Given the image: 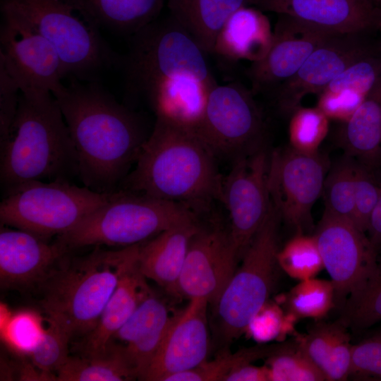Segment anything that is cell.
Instances as JSON below:
<instances>
[{
	"mask_svg": "<svg viewBox=\"0 0 381 381\" xmlns=\"http://www.w3.org/2000/svg\"><path fill=\"white\" fill-rule=\"evenodd\" d=\"M52 95L73 140L84 186L116 191L150 134L143 118L98 81L71 79Z\"/></svg>",
	"mask_w": 381,
	"mask_h": 381,
	"instance_id": "cell-1",
	"label": "cell"
},
{
	"mask_svg": "<svg viewBox=\"0 0 381 381\" xmlns=\"http://www.w3.org/2000/svg\"><path fill=\"white\" fill-rule=\"evenodd\" d=\"M216 157L197 133L156 119L134 169L118 190L179 203L198 215L206 214L221 198L223 176Z\"/></svg>",
	"mask_w": 381,
	"mask_h": 381,
	"instance_id": "cell-2",
	"label": "cell"
},
{
	"mask_svg": "<svg viewBox=\"0 0 381 381\" xmlns=\"http://www.w3.org/2000/svg\"><path fill=\"white\" fill-rule=\"evenodd\" d=\"M206 53L170 15L131 37L123 56L126 99L157 105L180 91L216 84Z\"/></svg>",
	"mask_w": 381,
	"mask_h": 381,
	"instance_id": "cell-3",
	"label": "cell"
},
{
	"mask_svg": "<svg viewBox=\"0 0 381 381\" xmlns=\"http://www.w3.org/2000/svg\"><path fill=\"white\" fill-rule=\"evenodd\" d=\"M78 176L75 149L52 93L20 95L15 118L0 142L5 190L31 181H68Z\"/></svg>",
	"mask_w": 381,
	"mask_h": 381,
	"instance_id": "cell-4",
	"label": "cell"
},
{
	"mask_svg": "<svg viewBox=\"0 0 381 381\" xmlns=\"http://www.w3.org/2000/svg\"><path fill=\"white\" fill-rule=\"evenodd\" d=\"M132 246L118 250L95 246L80 257L66 255L42 285L41 304L48 318L71 339L83 338L96 326L115 290Z\"/></svg>",
	"mask_w": 381,
	"mask_h": 381,
	"instance_id": "cell-5",
	"label": "cell"
},
{
	"mask_svg": "<svg viewBox=\"0 0 381 381\" xmlns=\"http://www.w3.org/2000/svg\"><path fill=\"white\" fill-rule=\"evenodd\" d=\"M54 47L66 77L97 81L104 71L121 67L123 56L101 35L98 20L85 0H1Z\"/></svg>",
	"mask_w": 381,
	"mask_h": 381,
	"instance_id": "cell-6",
	"label": "cell"
},
{
	"mask_svg": "<svg viewBox=\"0 0 381 381\" xmlns=\"http://www.w3.org/2000/svg\"><path fill=\"white\" fill-rule=\"evenodd\" d=\"M196 219L198 215L183 205L118 190L107 203L56 240L70 252L87 246L126 248Z\"/></svg>",
	"mask_w": 381,
	"mask_h": 381,
	"instance_id": "cell-7",
	"label": "cell"
},
{
	"mask_svg": "<svg viewBox=\"0 0 381 381\" xmlns=\"http://www.w3.org/2000/svg\"><path fill=\"white\" fill-rule=\"evenodd\" d=\"M115 192L98 193L68 181H28L5 190L1 224L48 240L72 229Z\"/></svg>",
	"mask_w": 381,
	"mask_h": 381,
	"instance_id": "cell-8",
	"label": "cell"
},
{
	"mask_svg": "<svg viewBox=\"0 0 381 381\" xmlns=\"http://www.w3.org/2000/svg\"><path fill=\"white\" fill-rule=\"evenodd\" d=\"M281 217L271 202L268 213L243 258L242 264L215 307L223 335L229 340L247 329L271 294L277 274Z\"/></svg>",
	"mask_w": 381,
	"mask_h": 381,
	"instance_id": "cell-9",
	"label": "cell"
},
{
	"mask_svg": "<svg viewBox=\"0 0 381 381\" xmlns=\"http://www.w3.org/2000/svg\"><path fill=\"white\" fill-rule=\"evenodd\" d=\"M255 96L238 81L210 91L197 134L216 157L234 161L266 147V123Z\"/></svg>",
	"mask_w": 381,
	"mask_h": 381,
	"instance_id": "cell-10",
	"label": "cell"
},
{
	"mask_svg": "<svg viewBox=\"0 0 381 381\" xmlns=\"http://www.w3.org/2000/svg\"><path fill=\"white\" fill-rule=\"evenodd\" d=\"M329 162L318 152L304 153L291 146L269 155L267 186L270 200L296 234L313 227L312 209L322 193Z\"/></svg>",
	"mask_w": 381,
	"mask_h": 381,
	"instance_id": "cell-11",
	"label": "cell"
},
{
	"mask_svg": "<svg viewBox=\"0 0 381 381\" xmlns=\"http://www.w3.org/2000/svg\"><path fill=\"white\" fill-rule=\"evenodd\" d=\"M0 61L24 95L54 93L66 78L52 44L16 12L1 7Z\"/></svg>",
	"mask_w": 381,
	"mask_h": 381,
	"instance_id": "cell-12",
	"label": "cell"
},
{
	"mask_svg": "<svg viewBox=\"0 0 381 381\" xmlns=\"http://www.w3.org/2000/svg\"><path fill=\"white\" fill-rule=\"evenodd\" d=\"M313 235L335 289L336 303L345 302L372 276L377 251L352 221L325 211Z\"/></svg>",
	"mask_w": 381,
	"mask_h": 381,
	"instance_id": "cell-13",
	"label": "cell"
},
{
	"mask_svg": "<svg viewBox=\"0 0 381 381\" xmlns=\"http://www.w3.org/2000/svg\"><path fill=\"white\" fill-rule=\"evenodd\" d=\"M266 147L233 161L222 179L220 201L230 220L229 234L238 258H243L270 207Z\"/></svg>",
	"mask_w": 381,
	"mask_h": 381,
	"instance_id": "cell-14",
	"label": "cell"
},
{
	"mask_svg": "<svg viewBox=\"0 0 381 381\" xmlns=\"http://www.w3.org/2000/svg\"><path fill=\"white\" fill-rule=\"evenodd\" d=\"M239 260L229 231L215 221L194 234L174 294L216 306Z\"/></svg>",
	"mask_w": 381,
	"mask_h": 381,
	"instance_id": "cell-15",
	"label": "cell"
},
{
	"mask_svg": "<svg viewBox=\"0 0 381 381\" xmlns=\"http://www.w3.org/2000/svg\"><path fill=\"white\" fill-rule=\"evenodd\" d=\"M363 33L329 36L306 59L298 71L275 90L277 106L291 115L308 95H318L348 66L372 52L361 40Z\"/></svg>",
	"mask_w": 381,
	"mask_h": 381,
	"instance_id": "cell-16",
	"label": "cell"
},
{
	"mask_svg": "<svg viewBox=\"0 0 381 381\" xmlns=\"http://www.w3.org/2000/svg\"><path fill=\"white\" fill-rule=\"evenodd\" d=\"M334 34L279 14L267 54L246 70L250 90L256 95L275 90L292 77L310 54Z\"/></svg>",
	"mask_w": 381,
	"mask_h": 381,
	"instance_id": "cell-17",
	"label": "cell"
},
{
	"mask_svg": "<svg viewBox=\"0 0 381 381\" xmlns=\"http://www.w3.org/2000/svg\"><path fill=\"white\" fill-rule=\"evenodd\" d=\"M207 305L203 299L190 300L183 310L172 317L143 380L164 381L167 377L193 368L205 361L209 345Z\"/></svg>",
	"mask_w": 381,
	"mask_h": 381,
	"instance_id": "cell-18",
	"label": "cell"
},
{
	"mask_svg": "<svg viewBox=\"0 0 381 381\" xmlns=\"http://www.w3.org/2000/svg\"><path fill=\"white\" fill-rule=\"evenodd\" d=\"M250 5L331 34L363 33L381 20L373 0H250Z\"/></svg>",
	"mask_w": 381,
	"mask_h": 381,
	"instance_id": "cell-19",
	"label": "cell"
},
{
	"mask_svg": "<svg viewBox=\"0 0 381 381\" xmlns=\"http://www.w3.org/2000/svg\"><path fill=\"white\" fill-rule=\"evenodd\" d=\"M61 243L32 233L1 227L0 281L7 288L41 284L63 258L69 253Z\"/></svg>",
	"mask_w": 381,
	"mask_h": 381,
	"instance_id": "cell-20",
	"label": "cell"
},
{
	"mask_svg": "<svg viewBox=\"0 0 381 381\" xmlns=\"http://www.w3.org/2000/svg\"><path fill=\"white\" fill-rule=\"evenodd\" d=\"M138 244L132 246L120 274L118 284L103 309L95 327L82 338L78 346L82 356L105 354L114 334L151 291L140 272Z\"/></svg>",
	"mask_w": 381,
	"mask_h": 381,
	"instance_id": "cell-21",
	"label": "cell"
},
{
	"mask_svg": "<svg viewBox=\"0 0 381 381\" xmlns=\"http://www.w3.org/2000/svg\"><path fill=\"white\" fill-rule=\"evenodd\" d=\"M172 317L167 305L150 292L114 334L138 380L150 368L167 332Z\"/></svg>",
	"mask_w": 381,
	"mask_h": 381,
	"instance_id": "cell-22",
	"label": "cell"
},
{
	"mask_svg": "<svg viewBox=\"0 0 381 381\" xmlns=\"http://www.w3.org/2000/svg\"><path fill=\"white\" fill-rule=\"evenodd\" d=\"M272 38L270 20L263 11L255 6H242L222 28L212 54L226 63L258 61L267 54Z\"/></svg>",
	"mask_w": 381,
	"mask_h": 381,
	"instance_id": "cell-23",
	"label": "cell"
},
{
	"mask_svg": "<svg viewBox=\"0 0 381 381\" xmlns=\"http://www.w3.org/2000/svg\"><path fill=\"white\" fill-rule=\"evenodd\" d=\"M200 226L196 219L167 229L139 243L137 261L144 277L174 294L189 243Z\"/></svg>",
	"mask_w": 381,
	"mask_h": 381,
	"instance_id": "cell-24",
	"label": "cell"
},
{
	"mask_svg": "<svg viewBox=\"0 0 381 381\" xmlns=\"http://www.w3.org/2000/svg\"><path fill=\"white\" fill-rule=\"evenodd\" d=\"M338 139L346 155L374 170L381 168V78L342 122Z\"/></svg>",
	"mask_w": 381,
	"mask_h": 381,
	"instance_id": "cell-25",
	"label": "cell"
},
{
	"mask_svg": "<svg viewBox=\"0 0 381 381\" xmlns=\"http://www.w3.org/2000/svg\"><path fill=\"white\" fill-rule=\"evenodd\" d=\"M250 0H167L169 14L206 54H212L217 35L236 10Z\"/></svg>",
	"mask_w": 381,
	"mask_h": 381,
	"instance_id": "cell-26",
	"label": "cell"
},
{
	"mask_svg": "<svg viewBox=\"0 0 381 381\" xmlns=\"http://www.w3.org/2000/svg\"><path fill=\"white\" fill-rule=\"evenodd\" d=\"M341 322L318 323L297 341L327 380H346L350 375L352 345Z\"/></svg>",
	"mask_w": 381,
	"mask_h": 381,
	"instance_id": "cell-27",
	"label": "cell"
},
{
	"mask_svg": "<svg viewBox=\"0 0 381 381\" xmlns=\"http://www.w3.org/2000/svg\"><path fill=\"white\" fill-rule=\"evenodd\" d=\"M136 378L123 349L114 341L102 356H69L55 376V380L59 381H128Z\"/></svg>",
	"mask_w": 381,
	"mask_h": 381,
	"instance_id": "cell-28",
	"label": "cell"
},
{
	"mask_svg": "<svg viewBox=\"0 0 381 381\" xmlns=\"http://www.w3.org/2000/svg\"><path fill=\"white\" fill-rule=\"evenodd\" d=\"M166 0H85L101 26L133 36L159 17Z\"/></svg>",
	"mask_w": 381,
	"mask_h": 381,
	"instance_id": "cell-29",
	"label": "cell"
},
{
	"mask_svg": "<svg viewBox=\"0 0 381 381\" xmlns=\"http://www.w3.org/2000/svg\"><path fill=\"white\" fill-rule=\"evenodd\" d=\"M270 381H323L322 371L302 349L298 341L274 348L265 365Z\"/></svg>",
	"mask_w": 381,
	"mask_h": 381,
	"instance_id": "cell-30",
	"label": "cell"
},
{
	"mask_svg": "<svg viewBox=\"0 0 381 381\" xmlns=\"http://www.w3.org/2000/svg\"><path fill=\"white\" fill-rule=\"evenodd\" d=\"M356 160L347 155L327 172L323 190L325 211L353 222Z\"/></svg>",
	"mask_w": 381,
	"mask_h": 381,
	"instance_id": "cell-31",
	"label": "cell"
},
{
	"mask_svg": "<svg viewBox=\"0 0 381 381\" xmlns=\"http://www.w3.org/2000/svg\"><path fill=\"white\" fill-rule=\"evenodd\" d=\"M336 304L332 281L315 278L301 281L287 296V305L294 317L320 319Z\"/></svg>",
	"mask_w": 381,
	"mask_h": 381,
	"instance_id": "cell-32",
	"label": "cell"
},
{
	"mask_svg": "<svg viewBox=\"0 0 381 381\" xmlns=\"http://www.w3.org/2000/svg\"><path fill=\"white\" fill-rule=\"evenodd\" d=\"M277 261L291 277L302 281L314 278L324 265L314 235L296 234L278 251Z\"/></svg>",
	"mask_w": 381,
	"mask_h": 381,
	"instance_id": "cell-33",
	"label": "cell"
},
{
	"mask_svg": "<svg viewBox=\"0 0 381 381\" xmlns=\"http://www.w3.org/2000/svg\"><path fill=\"white\" fill-rule=\"evenodd\" d=\"M342 322L353 330L367 329L381 321V263L365 286L344 305Z\"/></svg>",
	"mask_w": 381,
	"mask_h": 381,
	"instance_id": "cell-34",
	"label": "cell"
},
{
	"mask_svg": "<svg viewBox=\"0 0 381 381\" xmlns=\"http://www.w3.org/2000/svg\"><path fill=\"white\" fill-rule=\"evenodd\" d=\"M273 349L271 347L251 348L235 353L223 352L211 361H205L193 368L173 374L164 381L224 380L226 376L237 367L270 355Z\"/></svg>",
	"mask_w": 381,
	"mask_h": 381,
	"instance_id": "cell-35",
	"label": "cell"
},
{
	"mask_svg": "<svg viewBox=\"0 0 381 381\" xmlns=\"http://www.w3.org/2000/svg\"><path fill=\"white\" fill-rule=\"evenodd\" d=\"M290 116V146L304 153L318 152L328 133L329 119L317 107L301 106Z\"/></svg>",
	"mask_w": 381,
	"mask_h": 381,
	"instance_id": "cell-36",
	"label": "cell"
},
{
	"mask_svg": "<svg viewBox=\"0 0 381 381\" xmlns=\"http://www.w3.org/2000/svg\"><path fill=\"white\" fill-rule=\"evenodd\" d=\"M48 325L29 352L32 362L42 373L56 372L69 356L71 337L56 322L48 318Z\"/></svg>",
	"mask_w": 381,
	"mask_h": 381,
	"instance_id": "cell-37",
	"label": "cell"
},
{
	"mask_svg": "<svg viewBox=\"0 0 381 381\" xmlns=\"http://www.w3.org/2000/svg\"><path fill=\"white\" fill-rule=\"evenodd\" d=\"M374 171V169L356 160L353 222L365 233L368 231L370 219L380 195V181L376 180Z\"/></svg>",
	"mask_w": 381,
	"mask_h": 381,
	"instance_id": "cell-38",
	"label": "cell"
},
{
	"mask_svg": "<svg viewBox=\"0 0 381 381\" xmlns=\"http://www.w3.org/2000/svg\"><path fill=\"white\" fill-rule=\"evenodd\" d=\"M350 376L381 380V334L352 345Z\"/></svg>",
	"mask_w": 381,
	"mask_h": 381,
	"instance_id": "cell-39",
	"label": "cell"
},
{
	"mask_svg": "<svg viewBox=\"0 0 381 381\" xmlns=\"http://www.w3.org/2000/svg\"><path fill=\"white\" fill-rule=\"evenodd\" d=\"M20 87L0 61V142L5 139L17 112Z\"/></svg>",
	"mask_w": 381,
	"mask_h": 381,
	"instance_id": "cell-40",
	"label": "cell"
},
{
	"mask_svg": "<svg viewBox=\"0 0 381 381\" xmlns=\"http://www.w3.org/2000/svg\"><path fill=\"white\" fill-rule=\"evenodd\" d=\"M42 332L37 318L25 313L15 315L7 327L8 339L11 344L28 353L40 339Z\"/></svg>",
	"mask_w": 381,
	"mask_h": 381,
	"instance_id": "cell-41",
	"label": "cell"
},
{
	"mask_svg": "<svg viewBox=\"0 0 381 381\" xmlns=\"http://www.w3.org/2000/svg\"><path fill=\"white\" fill-rule=\"evenodd\" d=\"M282 312L274 306L267 303L253 317L247 329L258 341H267L279 336L284 329Z\"/></svg>",
	"mask_w": 381,
	"mask_h": 381,
	"instance_id": "cell-42",
	"label": "cell"
},
{
	"mask_svg": "<svg viewBox=\"0 0 381 381\" xmlns=\"http://www.w3.org/2000/svg\"><path fill=\"white\" fill-rule=\"evenodd\" d=\"M224 381H270L268 369L266 365L258 367L246 363L229 373Z\"/></svg>",
	"mask_w": 381,
	"mask_h": 381,
	"instance_id": "cell-43",
	"label": "cell"
},
{
	"mask_svg": "<svg viewBox=\"0 0 381 381\" xmlns=\"http://www.w3.org/2000/svg\"><path fill=\"white\" fill-rule=\"evenodd\" d=\"M367 231L371 243L378 252L381 248V180L379 198L371 214Z\"/></svg>",
	"mask_w": 381,
	"mask_h": 381,
	"instance_id": "cell-44",
	"label": "cell"
},
{
	"mask_svg": "<svg viewBox=\"0 0 381 381\" xmlns=\"http://www.w3.org/2000/svg\"><path fill=\"white\" fill-rule=\"evenodd\" d=\"M375 4L381 14V0H375Z\"/></svg>",
	"mask_w": 381,
	"mask_h": 381,
	"instance_id": "cell-45",
	"label": "cell"
},
{
	"mask_svg": "<svg viewBox=\"0 0 381 381\" xmlns=\"http://www.w3.org/2000/svg\"><path fill=\"white\" fill-rule=\"evenodd\" d=\"M377 26H378V28H379V29H380V34H381V20H380V21L379 22V23H378V25H377Z\"/></svg>",
	"mask_w": 381,
	"mask_h": 381,
	"instance_id": "cell-46",
	"label": "cell"
},
{
	"mask_svg": "<svg viewBox=\"0 0 381 381\" xmlns=\"http://www.w3.org/2000/svg\"><path fill=\"white\" fill-rule=\"evenodd\" d=\"M373 2H374V4H375V0H373Z\"/></svg>",
	"mask_w": 381,
	"mask_h": 381,
	"instance_id": "cell-47",
	"label": "cell"
},
{
	"mask_svg": "<svg viewBox=\"0 0 381 381\" xmlns=\"http://www.w3.org/2000/svg\"><path fill=\"white\" fill-rule=\"evenodd\" d=\"M379 334H381V332Z\"/></svg>",
	"mask_w": 381,
	"mask_h": 381,
	"instance_id": "cell-48",
	"label": "cell"
}]
</instances>
